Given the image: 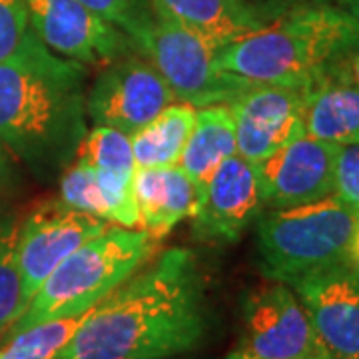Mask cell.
Wrapping results in <instances>:
<instances>
[{
	"mask_svg": "<svg viewBox=\"0 0 359 359\" xmlns=\"http://www.w3.org/2000/svg\"><path fill=\"white\" fill-rule=\"evenodd\" d=\"M208 332L198 257L168 248L98 302L56 359H168Z\"/></svg>",
	"mask_w": 359,
	"mask_h": 359,
	"instance_id": "cell-1",
	"label": "cell"
},
{
	"mask_svg": "<svg viewBox=\"0 0 359 359\" xmlns=\"http://www.w3.org/2000/svg\"><path fill=\"white\" fill-rule=\"evenodd\" d=\"M88 68L48 50L28 30L0 62V146L48 180L76 160L86 134Z\"/></svg>",
	"mask_w": 359,
	"mask_h": 359,
	"instance_id": "cell-2",
	"label": "cell"
},
{
	"mask_svg": "<svg viewBox=\"0 0 359 359\" xmlns=\"http://www.w3.org/2000/svg\"><path fill=\"white\" fill-rule=\"evenodd\" d=\"M359 52V20L337 4L295 8L216 50V62L256 84L308 90Z\"/></svg>",
	"mask_w": 359,
	"mask_h": 359,
	"instance_id": "cell-3",
	"label": "cell"
},
{
	"mask_svg": "<svg viewBox=\"0 0 359 359\" xmlns=\"http://www.w3.org/2000/svg\"><path fill=\"white\" fill-rule=\"evenodd\" d=\"M156 250L158 242L146 230L110 226L52 271L6 335L42 321L86 313L150 262Z\"/></svg>",
	"mask_w": 359,
	"mask_h": 359,
	"instance_id": "cell-4",
	"label": "cell"
},
{
	"mask_svg": "<svg viewBox=\"0 0 359 359\" xmlns=\"http://www.w3.org/2000/svg\"><path fill=\"white\" fill-rule=\"evenodd\" d=\"M359 210L335 194L316 202L266 210L257 218L259 269L268 280L292 283L309 271L351 259Z\"/></svg>",
	"mask_w": 359,
	"mask_h": 359,
	"instance_id": "cell-5",
	"label": "cell"
},
{
	"mask_svg": "<svg viewBox=\"0 0 359 359\" xmlns=\"http://www.w3.org/2000/svg\"><path fill=\"white\" fill-rule=\"evenodd\" d=\"M136 48L160 72L174 98L194 108L230 104L250 84L219 68L218 46L162 16H156Z\"/></svg>",
	"mask_w": 359,
	"mask_h": 359,
	"instance_id": "cell-6",
	"label": "cell"
},
{
	"mask_svg": "<svg viewBox=\"0 0 359 359\" xmlns=\"http://www.w3.org/2000/svg\"><path fill=\"white\" fill-rule=\"evenodd\" d=\"M176 100L164 78L140 52L104 65L86 94V116L94 126L134 136Z\"/></svg>",
	"mask_w": 359,
	"mask_h": 359,
	"instance_id": "cell-7",
	"label": "cell"
},
{
	"mask_svg": "<svg viewBox=\"0 0 359 359\" xmlns=\"http://www.w3.org/2000/svg\"><path fill=\"white\" fill-rule=\"evenodd\" d=\"M240 351L252 359H308L325 355L292 285L276 280L248 292L242 302Z\"/></svg>",
	"mask_w": 359,
	"mask_h": 359,
	"instance_id": "cell-8",
	"label": "cell"
},
{
	"mask_svg": "<svg viewBox=\"0 0 359 359\" xmlns=\"http://www.w3.org/2000/svg\"><path fill=\"white\" fill-rule=\"evenodd\" d=\"M28 25L54 54L84 66L110 65L138 52L120 28L92 13L78 0H25Z\"/></svg>",
	"mask_w": 359,
	"mask_h": 359,
	"instance_id": "cell-9",
	"label": "cell"
},
{
	"mask_svg": "<svg viewBox=\"0 0 359 359\" xmlns=\"http://www.w3.org/2000/svg\"><path fill=\"white\" fill-rule=\"evenodd\" d=\"M292 285L330 359H359V268L339 262L309 271Z\"/></svg>",
	"mask_w": 359,
	"mask_h": 359,
	"instance_id": "cell-10",
	"label": "cell"
},
{
	"mask_svg": "<svg viewBox=\"0 0 359 359\" xmlns=\"http://www.w3.org/2000/svg\"><path fill=\"white\" fill-rule=\"evenodd\" d=\"M110 228V222L74 210L60 200L39 205L20 222L18 266L26 308L44 280L80 245Z\"/></svg>",
	"mask_w": 359,
	"mask_h": 359,
	"instance_id": "cell-11",
	"label": "cell"
},
{
	"mask_svg": "<svg viewBox=\"0 0 359 359\" xmlns=\"http://www.w3.org/2000/svg\"><path fill=\"white\" fill-rule=\"evenodd\" d=\"M339 146L302 134L256 162L266 210L292 208L332 196Z\"/></svg>",
	"mask_w": 359,
	"mask_h": 359,
	"instance_id": "cell-12",
	"label": "cell"
},
{
	"mask_svg": "<svg viewBox=\"0 0 359 359\" xmlns=\"http://www.w3.org/2000/svg\"><path fill=\"white\" fill-rule=\"evenodd\" d=\"M238 154L259 162L306 134V90L250 82L230 102Z\"/></svg>",
	"mask_w": 359,
	"mask_h": 359,
	"instance_id": "cell-13",
	"label": "cell"
},
{
	"mask_svg": "<svg viewBox=\"0 0 359 359\" xmlns=\"http://www.w3.org/2000/svg\"><path fill=\"white\" fill-rule=\"evenodd\" d=\"M266 212L256 162L233 154L202 188L192 230L204 242H238L248 226Z\"/></svg>",
	"mask_w": 359,
	"mask_h": 359,
	"instance_id": "cell-14",
	"label": "cell"
},
{
	"mask_svg": "<svg viewBox=\"0 0 359 359\" xmlns=\"http://www.w3.org/2000/svg\"><path fill=\"white\" fill-rule=\"evenodd\" d=\"M134 196L140 226L160 242L174 226L196 214L202 188L180 166L136 168Z\"/></svg>",
	"mask_w": 359,
	"mask_h": 359,
	"instance_id": "cell-15",
	"label": "cell"
},
{
	"mask_svg": "<svg viewBox=\"0 0 359 359\" xmlns=\"http://www.w3.org/2000/svg\"><path fill=\"white\" fill-rule=\"evenodd\" d=\"M346 65L306 90L304 108L306 134L337 146L359 144V86Z\"/></svg>",
	"mask_w": 359,
	"mask_h": 359,
	"instance_id": "cell-16",
	"label": "cell"
},
{
	"mask_svg": "<svg viewBox=\"0 0 359 359\" xmlns=\"http://www.w3.org/2000/svg\"><path fill=\"white\" fill-rule=\"evenodd\" d=\"M152 6L156 16L192 30L218 48L266 25L245 0H152Z\"/></svg>",
	"mask_w": 359,
	"mask_h": 359,
	"instance_id": "cell-17",
	"label": "cell"
},
{
	"mask_svg": "<svg viewBox=\"0 0 359 359\" xmlns=\"http://www.w3.org/2000/svg\"><path fill=\"white\" fill-rule=\"evenodd\" d=\"M233 154H238V146L230 104L196 108V124L180 156L178 166L204 188L216 168Z\"/></svg>",
	"mask_w": 359,
	"mask_h": 359,
	"instance_id": "cell-18",
	"label": "cell"
},
{
	"mask_svg": "<svg viewBox=\"0 0 359 359\" xmlns=\"http://www.w3.org/2000/svg\"><path fill=\"white\" fill-rule=\"evenodd\" d=\"M196 124V108L172 102L154 120L132 136L136 168L178 166L180 156Z\"/></svg>",
	"mask_w": 359,
	"mask_h": 359,
	"instance_id": "cell-19",
	"label": "cell"
},
{
	"mask_svg": "<svg viewBox=\"0 0 359 359\" xmlns=\"http://www.w3.org/2000/svg\"><path fill=\"white\" fill-rule=\"evenodd\" d=\"M86 313L42 321L6 335L0 341V359H56L86 320Z\"/></svg>",
	"mask_w": 359,
	"mask_h": 359,
	"instance_id": "cell-20",
	"label": "cell"
},
{
	"mask_svg": "<svg viewBox=\"0 0 359 359\" xmlns=\"http://www.w3.org/2000/svg\"><path fill=\"white\" fill-rule=\"evenodd\" d=\"M18 240L20 219L0 216V341L26 309L18 266Z\"/></svg>",
	"mask_w": 359,
	"mask_h": 359,
	"instance_id": "cell-21",
	"label": "cell"
},
{
	"mask_svg": "<svg viewBox=\"0 0 359 359\" xmlns=\"http://www.w3.org/2000/svg\"><path fill=\"white\" fill-rule=\"evenodd\" d=\"M76 160L86 162L94 170H110L120 174L136 172L132 136L110 126H92L86 130L78 148Z\"/></svg>",
	"mask_w": 359,
	"mask_h": 359,
	"instance_id": "cell-22",
	"label": "cell"
},
{
	"mask_svg": "<svg viewBox=\"0 0 359 359\" xmlns=\"http://www.w3.org/2000/svg\"><path fill=\"white\" fill-rule=\"evenodd\" d=\"M60 202L108 222V210L96 180V170L82 160H74L60 174Z\"/></svg>",
	"mask_w": 359,
	"mask_h": 359,
	"instance_id": "cell-23",
	"label": "cell"
},
{
	"mask_svg": "<svg viewBox=\"0 0 359 359\" xmlns=\"http://www.w3.org/2000/svg\"><path fill=\"white\" fill-rule=\"evenodd\" d=\"M138 44L156 20L152 0H78Z\"/></svg>",
	"mask_w": 359,
	"mask_h": 359,
	"instance_id": "cell-24",
	"label": "cell"
},
{
	"mask_svg": "<svg viewBox=\"0 0 359 359\" xmlns=\"http://www.w3.org/2000/svg\"><path fill=\"white\" fill-rule=\"evenodd\" d=\"M28 30L30 25L25 0H0V62L18 50Z\"/></svg>",
	"mask_w": 359,
	"mask_h": 359,
	"instance_id": "cell-25",
	"label": "cell"
},
{
	"mask_svg": "<svg viewBox=\"0 0 359 359\" xmlns=\"http://www.w3.org/2000/svg\"><path fill=\"white\" fill-rule=\"evenodd\" d=\"M334 194L359 210V144L339 146L335 160Z\"/></svg>",
	"mask_w": 359,
	"mask_h": 359,
	"instance_id": "cell-26",
	"label": "cell"
},
{
	"mask_svg": "<svg viewBox=\"0 0 359 359\" xmlns=\"http://www.w3.org/2000/svg\"><path fill=\"white\" fill-rule=\"evenodd\" d=\"M248 6L257 14L262 22H268L280 14L290 13L295 8H306V6H320V4H332L335 0H245Z\"/></svg>",
	"mask_w": 359,
	"mask_h": 359,
	"instance_id": "cell-27",
	"label": "cell"
},
{
	"mask_svg": "<svg viewBox=\"0 0 359 359\" xmlns=\"http://www.w3.org/2000/svg\"><path fill=\"white\" fill-rule=\"evenodd\" d=\"M346 68H347V74H349V78H351V80H353V82L359 86V52L358 54H353V56L347 60Z\"/></svg>",
	"mask_w": 359,
	"mask_h": 359,
	"instance_id": "cell-28",
	"label": "cell"
},
{
	"mask_svg": "<svg viewBox=\"0 0 359 359\" xmlns=\"http://www.w3.org/2000/svg\"><path fill=\"white\" fill-rule=\"evenodd\" d=\"M334 4L341 6L344 11H347L351 16H355L359 20V0H335Z\"/></svg>",
	"mask_w": 359,
	"mask_h": 359,
	"instance_id": "cell-29",
	"label": "cell"
},
{
	"mask_svg": "<svg viewBox=\"0 0 359 359\" xmlns=\"http://www.w3.org/2000/svg\"><path fill=\"white\" fill-rule=\"evenodd\" d=\"M351 262L359 268V222L358 228H355V233H353V242H351Z\"/></svg>",
	"mask_w": 359,
	"mask_h": 359,
	"instance_id": "cell-30",
	"label": "cell"
},
{
	"mask_svg": "<svg viewBox=\"0 0 359 359\" xmlns=\"http://www.w3.org/2000/svg\"><path fill=\"white\" fill-rule=\"evenodd\" d=\"M6 174V150L0 146V178Z\"/></svg>",
	"mask_w": 359,
	"mask_h": 359,
	"instance_id": "cell-31",
	"label": "cell"
},
{
	"mask_svg": "<svg viewBox=\"0 0 359 359\" xmlns=\"http://www.w3.org/2000/svg\"><path fill=\"white\" fill-rule=\"evenodd\" d=\"M226 359H252V358H250V355H245L244 351H240V349H233Z\"/></svg>",
	"mask_w": 359,
	"mask_h": 359,
	"instance_id": "cell-32",
	"label": "cell"
},
{
	"mask_svg": "<svg viewBox=\"0 0 359 359\" xmlns=\"http://www.w3.org/2000/svg\"><path fill=\"white\" fill-rule=\"evenodd\" d=\"M308 359H330L327 355H316V358H308Z\"/></svg>",
	"mask_w": 359,
	"mask_h": 359,
	"instance_id": "cell-33",
	"label": "cell"
}]
</instances>
